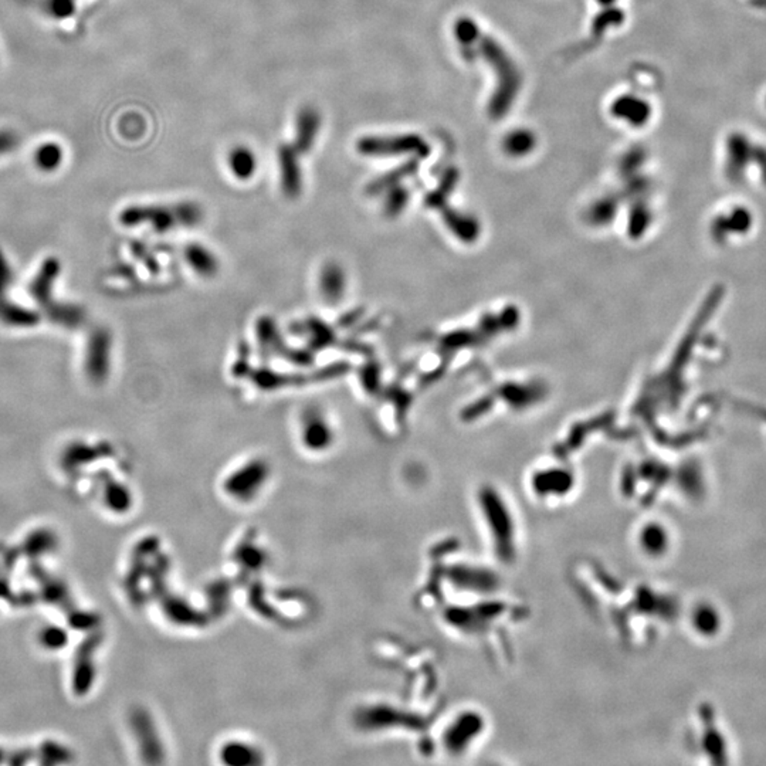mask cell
<instances>
[{
	"mask_svg": "<svg viewBox=\"0 0 766 766\" xmlns=\"http://www.w3.org/2000/svg\"><path fill=\"white\" fill-rule=\"evenodd\" d=\"M125 225H151L158 232H167L178 226H196L202 219V209L192 202L159 206H133L122 211Z\"/></svg>",
	"mask_w": 766,
	"mask_h": 766,
	"instance_id": "cell-2",
	"label": "cell"
},
{
	"mask_svg": "<svg viewBox=\"0 0 766 766\" xmlns=\"http://www.w3.org/2000/svg\"><path fill=\"white\" fill-rule=\"evenodd\" d=\"M461 53L468 61L480 56L493 68L497 87L488 103V114L493 119L506 115L514 105L523 84L521 73L514 60L494 37L483 33L472 46H463Z\"/></svg>",
	"mask_w": 766,
	"mask_h": 766,
	"instance_id": "cell-1",
	"label": "cell"
},
{
	"mask_svg": "<svg viewBox=\"0 0 766 766\" xmlns=\"http://www.w3.org/2000/svg\"><path fill=\"white\" fill-rule=\"evenodd\" d=\"M638 543L647 555L660 557L667 552L670 539L668 534L660 524H647L638 534Z\"/></svg>",
	"mask_w": 766,
	"mask_h": 766,
	"instance_id": "cell-10",
	"label": "cell"
},
{
	"mask_svg": "<svg viewBox=\"0 0 766 766\" xmlns=\"http://www.w3.org/2000/svg\"><path fill=\"white\" fill-rule=\"evenodd\" d=\"M301 437L310 450H324L331 446L333 440V430L320 409L310 407L303 413Z\"/></svg>",
	"mask_w": 766,
	"mask_h": 766,
	"instance_id": "cell-4",
	"label": "cell"
},
{
	"mask_svg": "<svg viewBox=\"0 0 766 766\" xmlns=\"http://www.w3.org/2000/svg\"><path fill=\"white\" fill-rule=\"evenodd\" d=\"M624 20L623 17V13L617 9H606L605 12H602L601 15H598V17L594 19L593 24H592V33L593 36H602L609 26H619L622 24V22Z\"/></svg>",
	"mask_w": 766,
	"mask_h": 766,
	"instance_id": "cell-17",
	"label": "cell"
},
{
	"mask_svg": "<svg viewBox=\"0 0 766 766\" xmlns=\"http://www.w3.org/2000/svg\"><path fill=\"white\" fill-rule=\"evenodd\" d=\"M596 2H598L602 6H605V8H608V6H612L616 2V0H596Z\"/></svg>",
	"mask_w": 766,
	"mask_h": 766,
	"instance_id": "cell-21",
	"label": "cell"
},
{
	"mask_svg": "<svg viewBox=\"0 0 766 766\" xmlns=\"http://www.w3.org/2000/svg\"><path fill=\"white\" fill-rule=\"evenodd\" d=\"M356 149L363 156L372 158H386V156H399V155H417L426 156L429 152V147L426 142L414 134L403 135H388V137H363L356 142Z\"/></svg>",
	"mask_w": 766,
	"mask_h": 766,
	"instance_id": "cell-3",
	"label": "cell"
},
{
	"mask_svg": "<svg viewBox=\"0 0 766 766\" xmlns=\"http://www.w3.org/2000/svg\"><path fill=\"white\" fill-rule=\"evenodd\" d=\"M347 274L338 263L331 262L324 266L320 274V291L328 304H338L347 292Z\"/></svg>",
	"mask_w": 766,
	"mask_h": 766,
	"instance_id": "cell-6",
	"label": "cell"
},
{
	"mask_svg": "<svg viewBox=\"0 0 766 766\" xmlns=\"http://www.w3.org/2000/svg\"><path fill=\"white\" fill-rule=\"evenodd\" d=\"M481 30L479 27V24L470 19V17H463V19H458L454 24V36L457 38V41L460 43V46H472L473 43L479 38Z\"/></svg>",
	"mask_w": 766,
	"mask_h": 766,
	"instance_id": "cell-16",
	"label": "cell"
},
{
	"mask_svg": "<svg viewBox=\"0 0 766 766\" xmlns=\"http://www.w3.org/2000/svg\"><path fill=\"white\" fill-rule=\"evenodd\" d=\"M612 114L630 123L631 126H643L652 114L650 104L646 100L626 94L616 98L612 104Z\"/></svg>",
	"mask_w": 766,
	"mask_h": 766,
	"instance_id": "cell-7",
	"label": "cell"
},
{
	"mask_svg": "<svg viewBox=\"0 0 766 766\" xmlns=\"http://www.w3.org/2000/svg\"><path fill=\"white\" fill-rule=\"evenodd\" d=\"M406 202V192L403 189H398L395 188L392 192H391V196L388 199V203H386V210L388 211H392V213H396Z\"/></svg>",
	"mask_w": 766,
	"mask_h": 766,
	"instance_id": "cell-20",
	"label": "cell"
},
{
	"mask_svg": "<svg viewBox=\"0 0 766 766\" xmlns=\"http://www.w3.org/2000/svg\"><path fill=\"white\" fill-rule=\"evenodd\" d=\"M416 163H417L416 160H410L409 163H405V165L400 166L399 169L392 170L391 174H388V175H385V177H382V178H379V179H376V181H373V182L369 185L368 190H369L370 193H379V192H382V190L388 189L389 186H392V185H395L396 182H399V181H400L403 177H406L407 174H412L413 170L417 167Z\"/></svg>",
	"mask_w": 766,
	"mask_h": 766,
	"instance_id": "cell-15",
	"label": "cell"
},
{
	"mask_svg": "<svg viewBox=\"0 0 766 766\" xmlns=\"http://www.w3.org/2000/svg\"><path fill=\"white\" fill-rule=\"evenodd\" d=\"M49 8L56 17L64 19L74 12V0H50Z\"/></svg>",
	"mask_w": 766,
	"mask_h": 766,
	"instance_id": "cell-19",
	"label": "cell"
},
{
	"mask_svg": "<svg viewBox=\"0 0 766 766\" xmlns=\"http://www.w3.org/2000/svg\"><path fill=\"white\" fill-rule=\"evenodd\" d=\"M19 145V137L15 131L0 130V156L12 152Z\"/></svg>",
	"mask_w": 766,
	"mask_h": 766,
	"instance_id": "cell-18",
	"label": "cell"
},
{
	"mask_svg": "<svg viewBox=\"0 0 766 766\" xmlns=\"http://www.w3.org/2000/svg\"><path fill=\"white\" fill-rule=\"evenodd\" d=\"M278 166H280V182L281 189L288 197L300 196L303 190V175L300 162H298V152L294 147L283 145L278 151Z\"/></svg>",
	"mask_w": 766,
	"mask_h": 766,
	"instance_id": "cell-5",
	"label": "cell"
},
{
	"mask_svg": "<svg viewBox=\"0 0 766 766\" xmlns=\"http://www.w3.org/2000/svg\"><path fill=\"white\" fill-rule=\"evenodd\" d=\"M63 149L56 142H46L37 148L34 153V162L36 166L46 172H52V170L57 169L63 160Z\"/></svg>",
	"mask_w": 766,
	"mask_h": 766,
	"instance_id": "cell-13",
	"label": "cell"
},
{
	"mask_svg": "<svg viewBox=\"0 0 766 766\" xmlns=\"http://www.w3.org/2000/svg\"><path fill=\"white\" fill-rule=\"evenodd\" d=\"M229 166L232 174L239 181H248L257 169V159L253 151L246 147H236L229 155Z\"/></svg>",
	"mask_w": 766,
	"mask_h": 766,
	"instance_id": "cell-11",
	"label": "cell"
},
{
	"mask_svg": "<svg viewBox=\"0 0 766 766\" xmlns=\"http://www.w3.org/2000/svg\"><path fill=\"white\" fill-rule=\"evenodd\" d=\"M502 147L511 156H525L536 147V137L527 128H518L505 135Z\"/></svg>",
	"mask_w": 766,
	"mask_h": 766,
	"instance_id": "cell-12",
	"label": "cell"
},
{
	"mask_svg": "<svg viewBox=\"0 0 766 766\" xmlns=\"http://www.w3.org/2000/svg\"><path fill=\"white\" fill-rule=\"evenodd\" d=\"M719 624H721L719 615L712 606H707V605L697 606V609L693 613V626L698 633L704 636L714 634L719 629Z\"/></svg>",
	"mask_w": 766,
	"mask_h": 766,
	"instance_id": "cell-14",
	"label": "cell"
},
{
	"mask_svg": "<svg viewBox=\"0 0 766 766\" xmlns=\"http://www.w3.org/2000/svg\"><path fill=\"white\" fill-rule=\"evenodd\" d=\"M185 260L202 277H213L219 271L218 257L200 243H190L185 248Z\"/></svg>",
	"mask_w": 766,
	"mask_h": 766,
	"instance_id": "cell-9",
	"label": "cell"
},
{
	"mask_svg": "<svg viewBox=\"0 0 766 766\" xmlns=\"http://www.w3.org/2000/svg\"><path fill=\"white\" fill-rule=\"evenodd\" d=\"M321 126V117L320 114L311 108L306 107L300 111L296 117V130H295V142L294 148L298 153L308 152L318 135Z\"/></svg>",
	"mask_w": 766,
	"mask_h": 766,
	"instance_id": "cell-8",
	"label": "cell"
}]
</instances>
